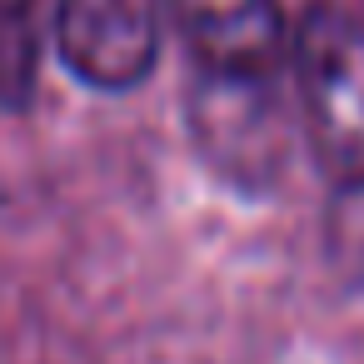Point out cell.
I'll list each match as a JSON object with an SVG mask.
<instances>
[{"label":"cell","mask_w":364,"mask_h":364,"mask_svg":"<svg viewBox=\"0 0 364 364\" xmlns=\"http://www.w3.org/2000/svg\"><path fill=\"white\" fill-rule=\"evenodd\" d=\"M304 140L334 190H364V21L314 6L289 36Z\"/></svg>","instance_id":"6da1fadb"},{"label":"cell","mask_w":364,"mask_h":364,"mask_svg":"<svg viewBox=\"0 0 364 364\" xmlns=\"http://www.w3.org/2000/svg\"><path fill=\"white\" fill-rule=\"evenodd\" d=\"M190 125L215 175L235 180L240 190H264L279 180L289 155V125L274 80L200 75V90L190 100Z\"/></svg>","instance_id":"7a4b0ae2"},{"label":"cell","mask_w":364,"mask_h":364,"mask_svg":"<svg viewBox=\"0 0 364 364\" xmlns=\"http://www.w3.org/2000/svg\"><path fill=\"white\" fill-rule=\"evenodd\" d=\"M160 0H60L55 50L65 70L95 90H130L160 60Z\"/></svg>","instance_id":"3957f363"},{"label":"cell","mask_w":364,"mask_h":364,"mask_svg":"<svg viewBox=\"0 0 364 364\" xmlns=\"http://www.w3.org/2000/svg\"><path fill=\"white\" fill-rule=\"evenodd\" d=\"M170 16L215 80H274L289 50L279 0H170Z\"/></svg>","instance_id":"277c9868"},{"label":"cell","mask_w":364,"mask_h":364,"mask_svg":"<svg viewBox=\"0 0 364 364\" xmlns=\"http://www.w3.org/2000/svg\"><path fill=\"white\" fill-rule=\"evenodd\" d=\"M31 0H0V16H26Z\"/></svg>","instance_id":"5b68a950"}]
</instances>
